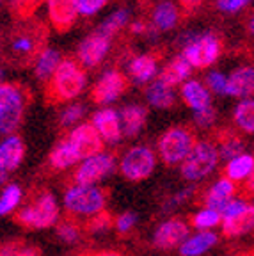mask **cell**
<instances>
[{
    "label": "cell",
    "instance_id": "obj_1",
    "mask_svg": "<svg viewBox=\"0 0 254 256\" xmlns=\"http://www.w3.org/2000/svg\"><path fill=\"white\" fill-rule=\"evenodd\" d=\"M48 28L43 22H22L9 34L6 44V60L16 68H27L36 64L41 54L46 50Z\"/></svg>",
    "mask_w": 254,
    "mask_h": 256
},
{
    "label": "cell",
    "instance_id": "obj_2",
    "mask_svg": "<svg viewBox=\"0 0 254 256\" xmlns=\"http://www.w3.org/2000/svg\"><path fill=\"white\" fill-rule=\"evenodd\" d=\"M86 88V73L75 60H64L57 66L44 89L48 105H59L73 100Z\"/></svg>",
    "mask_w": 254,
    "mask_h": 256
},
{
    "label": "cell",
    "instance_id": "obj_3",
    "mask_svg": "<svg viewBox=\"0 0 254 256\" xmlns=\"http://www.w3.org/2000/svg\"><path fill=\"white\" fill-rule=\"evenodd\" d=\"M59 219V204L50 192H40L14 214V222L27 230L52 228Z\"/></svg>",
    "mask_w": 254,
    "mask_h": 256
},
{
    "label": "cell",
    "instance_id": "obj_4",
    "mask_svg": "<svg viewBox=\"0 0 254 256\" xmlns=\"http://www.w3.org/2000/svg\"><path fill=\"white\" fill-rule=\"evenodd\" d=\"M25 110V91L20 84H0V136L20 126Z\"/></svg>",
    "mask_w": 254,
    "mask_h": 256
},
{
    "label": "cell",
    "instance_id": "obj_5",
    "mask_svg": "<svg viewBox=\"0 0 254 256\" xmlns=\"http://www.w3.org/2000/svg\"><path fill=\"white\" fill-rule=\"evenodd\" d=\"M105 203H107V190L91 185L72 187L64 196V206L73 216H94L104 210Z\"/></svg>",
    "mask_w": 254,
    "mask_h": 256
},
{
    "label": "cell",
    "instance_id": "obj_6",
    "mask_svg": "<svg viewBox=\"0 0 254 256\" xmlns=\"http://www.w3.org/2000/svg\"><path fill=\"white\" fill-rule=\"evenodd\" d=\"M218 162V152L214 144L208 140H201L196 142L192 152L188 156L183 160L182 166V176L188 182H198L202 180L204 176H208Z\"/></svg>",
    "mask_w": 254,
    "mask_h": 256
},
{
    "label": "cell",
    "instance_id": "obj_7",
    "mask_svg": "<svg viewBox=\"0 0 254 256\" xmlns=\"http://www.w3.org/2000/svg\"><path fill=\"white\" fill-rule=\"evenodd\" d=\"M196 146V137L188 128H171L158 139V153L167 166L180 164Z\"/></svg>",
    "mask_w": 254,
    "mask_h": 256
},
{
    "label": "cell",
    "instance_id": "obj_8",
    "mask_svg": "<svg viewBox=\"0 0 254 256\" xmlns=\"http://www.w3.org/2000/svg\"><path fill=\"white\" fill-rule=\"evenodd\" d=\"M220 52H222L220 40L212 32H204L199 34L188 46L183 48V57L196 68H208L218 59Z\"/></svg>",
    "mask_w": 254,
    "mask_h": 256
},
{
    "label": "cell",
    "instance_id": "obj_9",
    "mask_svg": "<svg viewBox=\"0 0 254 256\" xmlns=\"http://www.w3.org/2000/svg\"><path fill=\"white\" fill-rule=\"evenodd\" d=\"M153 169H155V155L146 146L132 148L121 160V172L130 182L146 180Z\"/></svg>",
    "mask_w": 254,
    "mask_h": 256
},
{
    "label": "cell",
    "instance_id": "obj_10",
    "mask_svg": "<svg viewBox=\"0 0 254 256\" xmlns=\"http://www.w3.org/2000/svg\"><path fill=\"white\" fill-rule=\"evenodd\" d=\"M128 89V78L118 70H110L105 72L100 76V80L94 84V88L91 89V102L98 105H107L110 102L118 100L121 94Z\"/></svg>",
    "mask_w": 254,
    "mask_h": 256
},
{
    "label": "cell",
    "instance_id": "obj_11",
    "mask_svg": "<svg viewBox=\"0 0 254 256\" xmlns=\"http://www.w3.org/2000/svg\"><path fill=\"white\" fill-rule=\"evenodd\" d=\"M116 168V158L110 153H98V155L86 158L84 164L76 169L75 182L76 185H92L104 180Z\"/></svg>",
    "mask_w": 254,
    "mask_h": 256
},
{
    "label": "cell",
    "instance_id": "obj_12",
    "mask_svg": "<svg viewBox=\"0 0 254 256\" xmlns=\"http://www.w3.org/2000/svg\"><path fill=\"white\" fill-rule=\"evenodd\" d=\"M70 144L75 150L78 158H91L104 152V137L100 136L92 123H84L75 128L70 136Z\"/></svg>",
    "mask_w": 254,
    "mask_h": 256
},
{
    "label": "cell",
    "instance_id": "obj_13",
    "mask_svg": "<svg viewBox=\"0 0 254 256\" xmlns=\"http://www.w3.org/2000/svg\"><path fill=\"white\" fill-rule=\"evenodd\" d=\"M188 236V224L182 219H169L156 228L153 235V244L158 249H174L182 246Z\"/></svg>",
    "mask_w": 254,
    "mask_h": 256
},
{
    "label": "cell",
    "instance_id": "obj_14",
    "mask_svg": "<svg viewBox=\"0 0 254 256\" xmlns=\"http://www.w3.org/2000/svg\"><path fill=\"white\" fill-rule=\"evenodd\" d=\"M108 48H110V38L104 36L102 32H92L80 43L78 60L88 68H94L104 60Z\"/></svg>",
    "mask_w": 254,
    "mask_h": 256
},
{
    "label": "cell",
    "instance_id": "obj_15",
    "mask_svg": "<svg viewBox=\"0 0 254 256\" xmlns=\"http://www.w3.org/2000/svg\"><path fill=\"white\" fill-rule=\"evenodd\" d=\"M78 14V0H48V16L57 32L70 30Z\"/></svg>",
    "mask_w": 254,
    "mask_h": 256
},
{
    "label": "cell",
    "instance_id": "obj_16",
    "mask_svg": "<svg viewBox=\"0 0 254 256\" xmlns=\"http://www.w3.org/2000/svg\"><path fill=\"white\" fill-rule=\"evenodd\" d=\"M92 124L107 142H120L123 132H121V120L116 110L112 108L98 110L92 116Z\"/></svg>",
    "mask_w": 254,
    "mask_h": 256
},
{
    "label": "cell",
    "instance_id": "obj_17",
    "mask_svg": "<svg viewBox=\"0 0 254 256\" xmlns=\"http://www.w3.org/2000/svg\"><path fill=\"white\" fill-rule=\"evenodd\" d=\"M228 94L236 98H250L254 94L252 66H240L228 76Z\"/></svg>",
    "mask_w": 254,
    "mask_h": 256
},
{
    "label": "cell",
    "instance_id": "obj_18",
    "mask_svg": "<svg viewBox=\"0 0 254 256\" xmlns=\"http://www.w3.org/2000/svg\"><path fill=\"white\" fill-rule=\"evenodd\" d=\"M234 192V184L230 178H220L218 182H215L208 192L202 196V204L206 208H212V210H217L220 214L224 206L228 204V201L231 200Z\"/></svg>",
    "mask_w": 254,
    "mask_h": 256
},
{
    "label": "cell",
    "instance_id": "obj_19",
    "mask_svg": "<svg viewBox=\"0 0 254 256\" xmlns=\"http://www.w3.org/2000/svg\"><path fill=\"white\" fill-rule=\"evenodd\" d=\"M254 230V204H247L242 212L222 220V233L228 238L242 236Z\"/></svg>",
    "mask_w": 254,
    "mask_h": 256
},
{
    "label": "cell",
    "instance_id": "obj_20",
    "mask_svg": "<svg viewBox=\"0 0 254 256\" xmlns=\"http://www.w3.org/2000/svg\"><path fill=\"white\" fill-rule=\"evenodd\" d=\"M25 155V144L20 137L11 136L0 144V162L8 171H12L22 164Z\"/></svg>",
    "mask_w": 254,
    "mask_h": 256
},
{
    "label": "cell",
    "instance_id": "obj_21",
    "mask_svg": "<svg viewBox=\"0 0 254 256\" xmlns=\"http://www.w3.org/2000/svg\"><path fill=\"white\" fill-rule=\"evenodd\" d=\"M148 110L142 105H128L121 110V123H123V132L128 137H135L146 124Z\"/></svg>",
    "mask_w": 254,
    "mask_h": 256
},
{
    "label": "cell",
    "instance_id": "obj_22",
    "mask_svg": "<svg viewBox=\"0 0 254 256\" xmlns=\"http://www.w3.org/2000/svg\"><path fill=\"white\" fill-rule=\"evenodd\" d=\"M217 244V235L214 232H201L198 235L190 236L180 246L182 256H201Z\"/></svg>",
    "mask_w": 254,
    "mask_h": 256
},
{
    "label": "cell",
    "instance_id": "obj_23",
    "mask_svg": "<svg viewBox=\"0 0 254 256\" xmlns=\"http://www.w3.org/2000/svg\"><path fill=\"white\" fill-rule=\"evenodd\" d=\"M190 66L192 64L188 62L185 57H174V59L162 70L158 80H162L164 84L169 86V88H174V86L182 84L183 80L190 75Z\"/></svg>",
    "mask_w": 254,
    "mask_h": 256
},
{
    "label": "cell",
    "instance_id": "obj_24",
    "mask_svg": "<svg viewBox=\"0 0 254 256\" xmlns=\"http://www.w3.org/2000/svg\"><path fill=\"white\" fill-rule=\"evenodd\" d=\"M128 72H130L132 78L137 82V84H144V82H150L156 73V57L151 56V54H144L132 59L130 66H128Z\"/></svg>",
    "mask_w": 254,
    "mask_h": 256
},
{
    "label": "cell",
    "instance_id": "obj_25",
    "mask_svg": "<svg viewBox=\"0 0 254 256\" xmlns=\"http://www.w3.org/2000/svg\"><path fill=\"white\" fill-rule=\"evenodd\" d=\"M182 96L183 100L187 102L188 107L194 108V112L204 110L206 107H210V94L196 80H190V82H187V84L183 86Z\"/></svg>",
    "mask_w": 254,
    "mask_h": 256
},
{
    "label": "cell",
    "instance_id": "obj_26",
    "mask_svg": "<svg viewBox=\"0 0 254 256\" xmlns=\"http://www.w3.org/2000/svg\"><path fill=\"white\" fill-rule=\"evenodd\" d=\"M151 18H153V25L156 27V30H169V28H174V25L178 24V9L169 0H162L153 9Z\"/></svg>",
    "mask_w": 254,
    "mask_h": 256
},
{
    "label": "cell",
    "instance_id": "obj_27",
    "mask_svg": "<svg viewBox=\"0 0 254 256\" xmlns=\"http://www.w3.org/2000/svg\"><path fill=\"white\" fill-rule=\"evenodd\" d=\"M217 142H218V156L224 160H233L236 158L238 155L244 153V148H246V144L244 140L240 139L238 136H234L233 132H220L217 136Z\"/></svg>",
    "mask_w": 254,
    "mask_h": 256
},
{
    "label": "cell",
    "instance_id": "obj_28",
    "mask_svg": "<svg viewBox=\"0 0 254 256\" xmlns=\"http://www.w3.org/2000/svg\"><path fill=\"white\" fill-rule=\"evenodd\" d=\"M148 102L156 108H169L174 105V92L172 88L166 86L162 80H155L153 84L148 88Z\"/></svg>",
    "mask_w": 254,
    "mask_h": 256
},
{
    "label": "cell",
    "instance_id": "obj_29",
    "mask_svg": "<svg viewBox=\"0 0 254 256\" xmlns=\"http://www.w3.org/2000/svg\"><path fill=\"white\" fill-rule=\"evenodd\" d=\"M76 160H78V156H76L75 150H73V146L70 144V140H60L56 148L52 150L48 162H50V166H52L54 169L60 171V169L72 168Z\"/></svg>",
    "mask_w": 254,
    "mask_h": 256
},
{
    "label": "cell",
    "instance_id": "obj_30",
    "mask_svg": "<svg viewBox=\"0 0 254 256\" xmlns=\"http://www.w3.org/2000/svg\"><path fill=\"white\" fill-rule=\"evenodd\" d=\"M254 168V156L249 155V153H242L236 158L230 160L226 166V178L230 180H242V178H247L250 174Z\"/></svg>",
    "mask_w": 254,
    "mask_h": 256
},
{
    "label": "cell",
    "instance_id": "obj_31",
    "mask_svg": "<svg viewBox=\"0 0 254 256\" xmlns=\"http://www.w3.org/2000/svg\"><path fill=\"white\" fill-rule=\"evenodd\" d=\"M234 124L246 134H254V100H244L234 107Z\"/></svg>",
    "mask_w": 254,
    "mask_h": 256
},
{
    "label": "cell",
    "instance_id": "obj_32",
    "mask_svg": "<svg viewBox=\"0 0 254 256\" xmlns=\"http://www.w3.org/2000/svg\"><path fill=\"white\" fill-rule=\"evenodd\" d=\"M59 59H60V54L57 50L46 48L36 62V72H34L36 73V78L40 80L50 78L54 75V72L57 70V66H59Z\"/></svg>",
    "mask_w": 254,
    "mask_h": 256
},
{
    "label": "cell",
    "instance_id": "obj_33",
    "mask_svg": "<svg viewBox=\"0 0 254 256\" xmlns=\"http://www.w3.org/2000/svg\"><path fill=\"white\" fill-rule=\"evenodd\" d=\"M128 18H130V12L128 9H120V11H116L114 14H110L104 24L100 25L98 32H102L104 36H114L116 32H120L121 28L126 25Z\"/></svg>",
    "mask_w": 254,
    "mask_h": 256
},
{
    "label": "cell",
    "instance_id": "obj_34",
    "mask_svg": "<svg viewBox=\"0 0 254 256\" xmlns=\"http://www.w3.org/2000/svg\"><path fill=\"white\" fill-rule=\"evenodd\" d=\"M82 232H84V224H78L76 220L70 219V217H66V219L57 224V236L62 242H66V244L76 242L80 238V235H82Z\"/></svg>",
    "mask_w": 254,
    "mask_h": 256
},
{
    "label": "cell",
    "instance_id": "obj_35",
    "mask_svg": "<svg viewBox=\"0 0 254 256\" xmlns=\"http://www.w3.org/2000/svg\"><path fill=\"white\" fill-rule=\"evenodd\" d=\"M110 228H112V216L108 212H105V210H102V212L91 216L86 222H84V232L91 233V235L104 233Z\"/></svg>",
    "mask_w": 254,
    "mask_h": 256
},
{
    "label": "cell",
    "instance_id": "obj_36",
    "mask_svg": "<svg viewBox=\"0 0 254 256\" xmlns=\"http://www.w3.org/2000/svg\"><path fill=\"white\" fill-rule=\"evenodd\" d=\"M22 200V188L18 185H9L0 196V217L12 212Z\"/></svg>",
    "mask_w": 254,
    "mask_h": 256
},
{
    "label": "cell",
    "instance_id": "obj_37",
    "mask_svg": "<svg viewBox=\"0 0 254 256\" xmlns=\"http://www.w3.org/2000/svg\"><path fill=\"white\" fill-rule=\"evenodd\" d=\"M220 214L217 210H212V208H204L201 212H198L196 216L190 217V224L194 228H212V226H217L220 222Z\"/></svg>",
    "mask_w": 254,
    "mask_h": 256
},
{
    "label": "cell",
    "instance_id": "obj_38",
    "mask_svg": "<svg viewBox=\"0 0 254 256\" xmlns=\"http://www.w3.org/2000/svg\"><path fill=\"white\" fill-rule=\"evenodd\" d=\"M41 0H12L11 11L20 22H25L36 12Z\"/></svg>",
    "mask_w": 254,
    "mask_h": 256
},
{
    "label": "cell",
    "instance_id": "obj_39",
    "mask_svg": "<svg viewBox=\"0 0 254 256\" xmlns=\"http://www.w3.org/2000/svg\"><path fill=\"white\" fill-rule=\"evenodd\" d=\"M84 116V107L80 104H75V105H70L66 110L62 112V116H60V126H72L73 123L80 120Z\"/></svg>",
    "mask_w": 254,
    "mask_h": 256
},
{
    "label": "cell",
    "instance_id": "obj_40",
    "mask_svg": "<svg viewBox=\"0 0 254 256\" xmlns=\"http://www.w3.org/2000/svg\"><path fill=\"white\" fill-rule=\"evenodd\" d=\"M206 82L210 86V89L217 94H228V78L218 72H212L206 76Z\"/></svg>",
    "mask_w": 254,
    "mask_h": 256
},
{
    "label": "cell",
    "instance_id": "obj_41",
    "mask_svg": "<svg viewBox=\"0 0 254 256\" xmlns=\"http://www.w3.org/2000/svg\"><path fill=\"white\" fill-rule=\"evenodd\" d=\"M25 248L24 238H9L0 242V256H16Z\"/></svg>",
    "mask_w": 254,
    "mask_h": 256
},
{
    "label": "cell",
    "instance_id": "obj_42",
    "mask_svg": "<svg viewBox=\"0 0 254 256\" xmlns=\"http://www.w3.org/2000/svg\"><path fill=\"white\" fill-rule=\"evenodd\" d=\"M215 120H217V110H215L212 105L204 108V110L196 112V124H198V126H201V128L212 126V124L215 123Z\"/></svg>",
    "mask_w": 254,
    "mask_h": 256
},
{
    "label": "cell",
    "instance_id": "obj_43",
    "mask_svg": "<svg viewBox=\"0 0 254 256\" xmlns=\"http://www.w3.org/2000/svg\"><path fill=\"white\" fill-rule=\"evenodd\" d=\"M196 188L194 187H188V188H183V190H180L178 194H174V196H171L169 200L166 201V204H164V210H172V208H176L178 204L185 203V201L188 200V198L194 194Z\"/></svg>",
    "mask_w": 254,
    "mask_h": 256
},
{
    "label": "cell",
    "instance_id": "obj_44",
    "mask_svg": "<svg viewBox=\"0 0 254 256\" xmlns=\"http://www.w3.org/2000/svg\"><path fill=\"white\" fill-rule=\"evenodd\" d=\"M105 4H107V0H78V11L84 16H91L98 12Z\"/></svg>",
    "mask_w": 254,
    "mask_h": 256
},
{
    "label": "cell",
    "instance_id": "obj_45",
    "mask_svg": "<svg viewBox=\"0 0 254 256\" xmlns=\"http://www.w3.org/2000/svg\"><path fill=\"white\" fill-rule=\"evenodd\" d=\"M250 0H217V8L222 12H228V14H233V12L244 9Z\"/></svg>",
    "mask_w": 254,
    "mask_h": 256
},
{
    "label": "cell",
    "instance_id": "obj_46",
    "mask_svg": "<svg viewBox=\"0 0 254 256\" xmlns=\"http://www.w3.org/2000/svg\"><path fill=\"white\" fill-rule=\"evenodd\" d=\"M135 222H137V216H135L134 212H124L118 217V220H116V228H118V232L126 233L134 228Z\"/></svg>",
    "mask_w": 254,
    "mask_h": 256
},
{
    "label": "cell",
    "instance_id": "obj_47",
    "mask_svg": "<svg viewBox=\"0 0 254 256\" xmlns=\"http://www.w3.org/2000/svg\"><path fill=\"white\" fill-rule=\"evenodd\" d=\"M246 206H247L246 201H242V200H230L226 206L220 210V216H222V219H230V217H233V216H236V214L242 212Z\"/></svg>",
    "mask_w": 254,
    "mask_h": 256
},
{
    "label": "cell",
    "instance_id": "obj_48",
    "mask_svg": "<svg viewBox=\"0 0 254 256\" xmlns=\"http://www.w3.org/2000/svg\"><path fill=\"white\" fill-rule=\"evenodd\" d=\"M78 256H130L123 251H116V249H100V251H84Z\"/></svg>",
    "mask_w": 254,
    "mask_h": 256
},
{
    "label": "cell",
    "instance_id": "obj_49",
    "mask_svg": "<svg viewBox=\"0 0 254 256\" xmlns=\"http://www.w3.org/2000/svg\"><path fill=\"white\" fill-rule=\"evenodd\" d=\"M204 0H180V4H182V8L185 9L187 12H192L196 11V9L199 8V6L202 4Z\"/></svg>",
    "mask_w": 254,
    "mask_h": 256
},
{
    "label": "cell",
    "instance_id": "obj_50",
    "mask_svg": "<svg viewBox=\"0 0 254 256\" xmlns=\"http://www.w3.org/2000/svg\"><path fill=\"white\" fill-rule=\"evenodd\" d=\"M16 256H41V249L36 248V246H25Z\"/></svg>",
    "mask_w": 254,
    "mask_h": 256
},
{
    "label": "cell",
    "instance_id": "obj_51",
    "mask_svg": "<svg viewBox=\"0 0 254 256\" xmlns=\"http://www.w3.org/2000/svg\"><path fill=\"white\" fill-rule=\"evenodd\" d=\"M130 32H132V34H146L148 25L144 24V22H135V24H132Z\"/></svg>",
    "mask_w": 254,
    "mask_h": 256
},
{
    "label": "cell",
    "instance_id": "obj_52",
    "mask_svg": "<svg viewBox=\"0 0 254 256\" xmlns=\"http://www.w3.org/2000/svg\"><path fill=\"white\" fill-rule=\"evenodd\" d=\"M246 190H247V192H250V194H254V168H252V171H250V174L247 176Z\"/></svg>",
    "mask_w": 254,
    "mask_h": 256
},
{
    "label": "cell",
    "instance_id": "obj_53",
    "mask_svg": "<svg viewBox=\"0 0 254 256\" xmlns=\"http://www.w3.org/2000/svg\"><path fill=\"white\" fill-rule=\"evenodd\" d=\"M247 30H249L250 36H254V12L250 14L249 22H247Z\"/></svg>",
    "mask_w": 254,
    "mask_h": 256
},
{
    "label": "cell",
    "instance_id": "obj_54",
    "mask_svg": "<svg viewBox=\"0 0 254 256\" xmlns=\"http://www.w3.org/2000/svg\"><path fill=\"white\" fill-rule=\"evenodd\" d=\"M6 178H8V169H6L4 166H2V162H0V184H2Z\"/></svg>",
    "mask_w": 254,
    "mask_h": 256
},
{
    "label": "cell",
    "instance_id": "obj_55",
    "mask_svg": "<svg viewBox=\"0 0 254 256\" xmlns=\"http://www.w3.org/2000/svg\"><path fill=\"white\" fill-rule=\"evenodd\" d=\"M2 76H4V72H2V70H0V82H2Z\"/></svg>",
    "mask_w": 254,
    "mask_h": 256
},
{
    "label": "cell",
    "instance_id": "obj_56",
    "mask_svg": "<svg viewBox=\"0 0 254 256\" xmlns=\"http://www.w3.org/2000/svg\"><path fill=\"white\" fill-rule=\"evenodd\" d=\"M0 2H2V0H0Z\"/></svg>",
    "mask_w": 254,
    "mask_h": 256
}]
</instances>
